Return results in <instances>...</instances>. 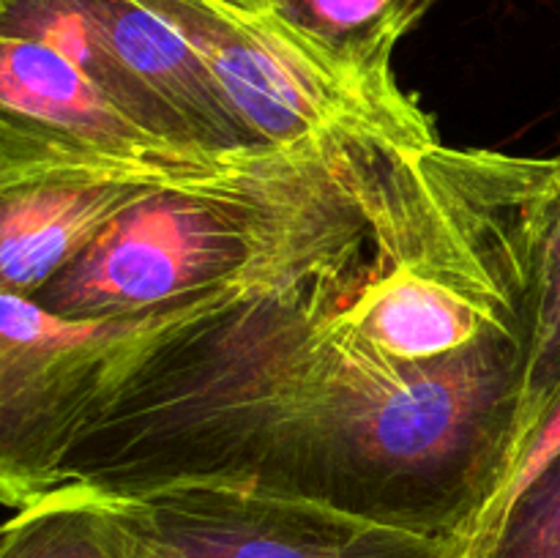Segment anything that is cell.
I'll use <instances>...</instances> for the list:
<instances>
[{
	"instance_id": "3957f363",
	"label": "cell",
	"mask_w": 560,
	"mask_h": 558,
	"mask_svg": "<svg viewBox=\"0 0 560 558\" xmlns=\"http://www.w3.org/2000/svg\"><path fill=\"white\" fill-rule=\"evenodd\" d=\"M113 501L153 558H468L457 539L246 487L195 481Z\"/></svg>"
},
{
	"instance_id": "52a82bcc",
	"label": "cell",
	"mask_w": 560,
	"mask_h": 558,
	"mask_svg": "<svg viewBox=\"0 0 560 558\" xmlns=\"http://www.w3.org/2000/svg\"><path fill=\"white\" fill-rule=\"evenodd\" d=\"M348 85L392 107L416 98L397 85L392 60L397 44L438 0H260Z\"/></svg>"
},
{
	"instance_id": "8992f818",
	"label": "cell",
	"mask_w": 560,
	"mask_h": 558,
	"mask_svg": "<svg viewBox=\"0 0 560 558\" xmlns=\"http://www.w3.org/2000/svg\"><path fill=\"white\" fill-rule=\"evenodd\" d=\"M159 189L151 181L74 173L0 178V290L38 293L120 213Z\"/></svg>"
},
{
	"instance_id": "9c48e42d",
	"label": "cell",
	"mask_w": 560,
	"mask_h": 558,
	"mask_svg": "<svg viewBox=\"0 0 560 558\" xmlns=\"http://www.w3.org/2000/svg\"><path fill=\"white\" fill-rule=\"evenodd\" d=\"M560 394V151L545 156L536 189V317L506 476ZM506 481V479H503ZM498 498V496H495Z\"/></svg>"
},
{
	"instance_id": "30bf717a",
	"label": "cell",
	"mask_w": 560,
	"mask_h": 558,
	"mask_svg": "<svg viewBox=\"0 0 560 558\" xmlns=\"http://www.w3.org/2000/svg\"><path fill=\"white\" fill-rule=\"evenodd\" d=\"M468 558H560V454L506 501Z\"/></svg>"
},
{
	"instance_id": "ba28073f",
	"label": "cell",
	"mask_w": 560,
	"mask_h": 558,
	"mask_svg": "<svg viewBox=\"0 0 560 558\" xmlns=\"http://www.w3.org/2000/svg\"><path fill=\"white\" fill-rule=\"evenodd\" d=\"M0 558H153V550L118 501L66 485L11 509Z\"/></svg>"
},
{
	"instance_id": "5b68a950",
	"label": "cell",
	"mask_w": 560,
	"mask_h": 558,
	"mask_svg": "<svg viewBox=\"0 0 560 558\" xmlns=\"http://www.w3.org/2000/svg\"><path fill=\"white\" fill-rule=\"evenodd\" d=\"M109 55L167 120L175 142L219 159L268 153L238 118L206 60L142 0H74Z\"/></svg>"
},
{
	"instance_id": "8fae6325",
	"label": "cell",
	"mask_w": 560,
	"mask_h": 558,
	"mask_svg": "<svg viewBox=\"0 0 560 558\" xmlns=\"http://www.w3.org/2000/svg\"><path fill=\"white\" fill-rule=\"evenodd\" d=\"M558 454H560V394L556 397V403L550 405V410L545 414V419L536 425V430L530 432V438L525 441L523 452H520L517 460H514V465H512V470H509L506 481H503L501 492H498L495 501L490 503V509L481 514V520H479V525H476L474 536H470L468 547L474 545L476 536H479L481 531H485L487 525L495 520V514L506 507V501H512V498L517 496V492L523 490V487L528 485V481L534 479V476L539 474V470L545 468L552 457H558Z\"/></svg>"
},
{
	"instance_id": "277c9868",
	"label": "cell",
	"mask_w": 560,
	"mask_h": 558,
	"mask_svg": "<svg viewBox=\"0 0 560 558\" xmlns=\"http://www.w3.org/2000/svg\"><path fill=\"white\" fill-rule=\"evenodd\" d=\"M0 153L115 159L189 178L252 159L208 156L153 135L63 49L16 27H0Z\"/></svg>"
},
{
	"instance_id": "7a4b0ae2",
	"label": "cell",
	"mask_w": 560,
	"mask_h": 558,
	"mask_svg": "<svg viewBox=\"0 0 560 558\" xmlns=\"http://www.w3.org/2000/svg\"><path fill=\"white\" fill-rule=\"evenodd\" d=\"M200 53L238 118L271 151L350 124L435 140L419 107H392L355 91L260 0H142Z\"/></svg>"
},
{
	"instance_id": "6da1fadb",
	"label": "cell",
	"mask_w": 560,
	"mask_h": 558,
	"mask_svg": "<svg viewBox=\"0 0 560 558\" xmlns=\"http://www.w3.org/2000/svg\"><path fill=\"white\" fill-rule=\"evenodd\" d=\"M410 148L388 146L348 206L279 260L137 345L71 427L44 492L246 487L468 550L506 479L530 348L410 367L350 323L355 252Z\"/></svg>"
}]
</instances>
